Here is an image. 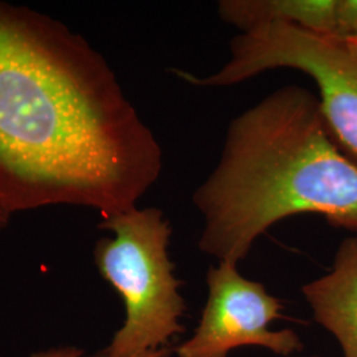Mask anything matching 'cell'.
<instances>
[{
  "label": "cell",
  "mask_w": 357,
  "mask_h": 357,
  "mask_svg": "<svg viewBox=\"0 0 357 357\" xmlns=\"http://www.w3.org/2000/svg\"><path fill=\"white\" fill-rule=\"evenodd\" d=\"M312 357H320V356H312Z\"/></svg>",
  "instance_id": "7c38bea8"
},
{
  "label": "cell",
  "mask_w": 357,
  "mask_h": 357,
  "mask_svg": "<svg viewBox=\"0 0 357 357\" xmlns=\"http://www.w3.org/2000/svg\"><path fill=\"white\" fill-rule=\"evenodd\" d=\"M174 354V349H171L169 347H163L160 349H155V351H149L144 354H139V355H134L130 357H171ZM84 351L77 348L75 345H65V347H56V348H51L47 351H41V352H36L29 357H82ZM98 357H109L106 355H101Z\"/></svg>",
  "instance_id": "9c48e42d"
},
{
  "label": "cell",
  "mask_w": 357,
  "mask_h": 357,
  "mask_svg": "<svg viewBox=\"0 0 357 357\" xmlns=\"http://www.w3.org/2000/svg\"><path fill=\"white\" fill-rule=\"evenodd\" d=\"M163 151L100 52L61 22L0 1V208L102 218L160 178Z\"/></svg>",
  "instance_id": "6da1fadb"
},
{
  "label": "cell",
  "mask_w": 357,
  "mask_h": 357,
  "mask_svg": "<svg viewBox=\"0 0 357 357\" xmlns=\"http://www.w3.org/2000/svg\"><path fill=\"white\" fill-rule=\"evenodd\" d=\"M192 202L204 218L200 250L238 264L261 234L295 215L357 233V165L332 138L319 98L289 85L230 122Z\"/></svg>",
  "instance_id": "7a4b0ae2"
},
{
  "label": "cell",
  "mask_w": 357,
  "mask_h": 357,
  "mask_svg": "<svg viewBox=\"0 0 357 357\" xmlns=\"http://www.w3.org/2000/svg\"><path fill=\"white\" fill-rule=\"evenodd\" d=\"M208 301L195 335L175 349L178 357H228L231 349L258 345L280 356L302 351L293 330L271 331L282 303L259 282L243 278L237 264L221 261L206 274Z\"/></svg>",
  "instance_id": "5b68a950"
},
{
  "label": "cell",
  "mask_w": 357,
  "mask_h": 357,
  "mask_svg": "<svg viewBox=\"0 0 357 357\" xmlns=\"http://www.w3.org/2000/svg\"><path fill=\"white\" fill-rule=\"evenodd\" d=\"M10 215L7 212H4L1 208H0V229L6 228L10 222Z\"/></svg>",
  "instance_id": "8fae6325"
},
{
  "label": "cell",
  "mask_w": 357,
  "mask_h": 357,
  "mask_svg": "<svg viewBox=\"0 0 357 357\" xmlns=\"http://www.w3.org/2000/svg\"><path fill=\"white\" fill-rule=\"evenodd\" d=\"M337 0H224L220 17L243 32L271 24H290L337 36Z\"/></svg>",
  "instance_id": "52a82bcc"
},
{
  "label": "cell",
  "mask_w": 357,
  "mask_h": 357,
  "mask_svg": "<svg viewBox=\"0 0 357 357\" xmlns=\"http://www.w3.org/2000/svg\"><path fill=\"white\" fill-rule=\"evenodd\" d=\"M229 60L216 73L190 75L196 86H231L266 70L295 69L314 79L324 122L343 153L357 165V54L344 40L290 24L243 32L230 41Z\"/></svg>",
  "instance_id": "277c9868"
},
{
  "label": "cell",
  "mask_w": 357,
  "mask_h": 357,
  "mask_svg": "<svg viewBox=\"0 0 357 357\" xmlns=\"http://www.w3.org/2000/svg\"><path fill=\"white\" fill-rule=\"evenodd\" d=\"M101 229L113 237L96 243L94 262L105 281L121 294L126 319L103 351L109 357H130L167 347L184 332L180 318L185 302L181 282L168 255L171 225L158 208H130L105 217Z\"/></svg>",
  "instance_id": "3957f363"
},
{
  "label": "cell",
  "mask_w": 357,
  "mask_h": 357,
  "mask_svg": "<svg viewBox=\"0 0 357 357\" xmlns=\"http://www.w3.org/2000/svg\"><path fill=\"white\" fill-rule=\"evenodd\" d=\"M314 318L337 339L344 357H357V237L340 243L332 270L302 287Z\"/></svg>",
  "instance_id": "8992f818"
},
{
  "label": "cell",
  "mask_w": 357,
  "mask_h": 357,
  "mask_svg": "<svg viewBox=\"0 0 357 357\" xmlns=\"http://www.w3.org/2000/svg\"><path fill=\"white\" fill-rule=\"evenodd\" d=\"M336 16L339 38L357 35V0H337Z\"/></svg>",
  "instance_id": "ba28073f"
},
{
  "label": "cell",
  "mask_w": 357,
  "mask_h": 357,
  "mask_svg": "<svg viewBox=\"0 0 357 357\" xmlns=\"http://www.w3.org/2000/svg\"><path fill=\"white\" fill-rule=\"evenodd\" d=\"M344 43L348 45V48H349L351 51L355 52L357 54V35L351 36V38H344Z\"/></svg>",
  "instance_id": "30bf717a"
}]
</instances>
